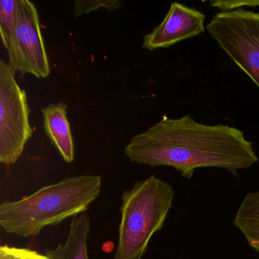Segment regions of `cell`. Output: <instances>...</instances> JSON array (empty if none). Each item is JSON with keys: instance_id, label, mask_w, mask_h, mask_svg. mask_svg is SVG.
<instances>
[{"instance_id": "6", "label": "cell", "mask_w": 259, "mask_h": 259, "mask_svg": "<svg viewBox=\"0 0 259 259\" xmlns=\"http://www.w3.org/2000/svg\"><path fill=\"white\" fill-rule=\"evenodd\" d=\"M9 64L13 72L45 78L51 66L40 29L36 6L28 0H16V25Z\"/></svg>"}, {"instance_id": "2", "label": "cell", "mask_w": 259, "mask_h": 259, "mask_svg": "<svg viewBox=\"0 0 259 259\" xmlns=\"http://www.w3.org/2000/svg\"><path fill=\"white\" fill-rule=\"evenodd\" d=\"M102 177L81 175L68 177L43 186L18 201L0 205V226L7 233L32 237L48 226L85 213L99 197Z\"/></svg>"}, {"instance_id": "12", "label": "cell", "mask_w": 259, "mask_h": 259, "mask_svg": "<svg viewBox=\"0 0 259 259\" xmlns=\"http://www.w3.org/2000/svg\"><path fill=\"white\" fill-rule=\"evenodd\" d=\"M121 7L122 3L118 0H77L74 7V15L75 17H80L101 9L115 11Z\"/></svg>"}, {"instance_id": "3", "label": "cell", "mask_w": 259, "mask_h": 259, "mask_svg": "<svg viewBox=\"0 0 259 259\" xmlns=\"http://www.w3.org/2000/svg\"><path fill=\"white\" fill-rule=\"evenodd\" d=\"M172 186L154 175L122 192L117 246L113 259H142L172 205Z\"/></svg>"}, {"instance_id": "4", "label": "cell", "mask_w": 259, "mask_h": 259, "mask_svg": "<svg viewBox=\"0 0 259 259\" xmlns=\"http://www.w3.org/2000/svg\"><path fill=\"white\" fill-rule=\"evenodd\" d=\"M206 29L259 89V13L245 10L217 13Z\"/></svg>"}, {"instance_id": "9", "label": "cell", "mask_w": 259, "mask_h": 259, "mask_svg": "<svg viewBox=\"0 0 259 259\" xmlns=\"http://www.w3.org/2000/svg\"><path fill=\"white\" fill-rule=\"evenodd\" d=\"M91 224L89 215L81 213L72 218L66 242L59 244L54 249L45 250L51 259H89L88 237Z\"/></svg>"}, {"instance_id": "8", "label": "cell", "mask_w": 259, "mask_h": 259, "mask_svg": "<svg viewBox=\"0 0 259 259\" xmlns=\"http://www.w3.org/2000/svg\"><path fill=\"white\" fill-rule=\"evenodd\" d=\"M67 104H51L41 110L44 128L51 143L58 150L66 163H71L75 157V145L67 117Z\"/></svg>"}, {"instance_id": "13", "label": "cell", "mask_w": 259, "mask_h": 259, "mask_svg": "<svg viewBox=\"0 0 259 259\" xmlns=\"http://www.w3.org/2000/svg\"><path fill=\"white\" fill-rule=\"evenodd\" d=\"M0 259H51L46 254L27 248L1 245Z\"/></svg>"}, {"instance_id": "14", "label": "cell", "mask_w": 259, "mask_h": 259, "mask_svg": "<svg viewBox=\"0 0 259 259\" xmlns=\"http://www.w3.org/2000/svg\"><path fill=\"white\" fill-rule=\"evenodd\" d=\"M210 6L223 12L235 11L242 7H259V0H214L210 1Z\"/></svg>"}, {"instance_id": "1", "label": "cell", "mask_w": 259, "mask_h": 259, "mask_svg": "<svg viewBox=\"0 0 259 259\" xmlns=\"http://www.w3.org/2000/svg\"><path fill=\"white\" fill-rule=\"evenodd\" d=\"M124 152L130 161L151 167L171 166L188 179L201 167L221 168L237 176L239 169L258 161L243 132L227 125L199 123L189 115L179 119L164 115L133 136Z\"/></svg>"}, {"instance_id": "11", "label": "cell", "mask_w": 259, "mask_h": 259, "mask_svg": "<svg viewBox=\"0 0 259 259\" xmlns=\"http://www.w3.org/2000/svg\"><path fill=\"white\" fill-rule=\"evenodd\" d=\"M0 34L8 54L11 52L16 25V0L0 2Z\"/></svg>"}, {"instance_id": "5", "label": "cell", "mask_w": 259, "mask_h": 259, "mask_svg": "<svg viewBox=\"0 0 259 259\" xmlns=\"http://www.w3.org/2000/svg\"><path fill=\"white\" fill-rule=\"evenodd\" d=\"M9 63L0 60V162L19 160L33 134L26 92L21 89Z\"/></svg>"}, {"instance_id": "7", "label": "cell", "mask_w": 259, "mask_h": 259, "mask_svg": "<svg viewBox=\"0 0 259 259\" xmlns=\"http://www.w3.org/2000/svg\"><path fill=\"white\" fill-rule=\"evenodd\" d=\"M205 18L202 12L172 3L163 22L145 36L142 48L155 51L199 35L205 29Z\"/></svg>"}, {"instance_id": "10", "label": "cell", "mask_w": 259, "mask_h": 259, "mask_svg": "<svg viewBox=\"0 0 259 259\" xmlns=\"http://www.w3.org/2000/svg\"><path fill=\"white\" fill-rule=\"evenodd\" d=\"M233 224L242 232L250 247L259 253V192L245 195Z\"/></svg>"}]
</instances>
